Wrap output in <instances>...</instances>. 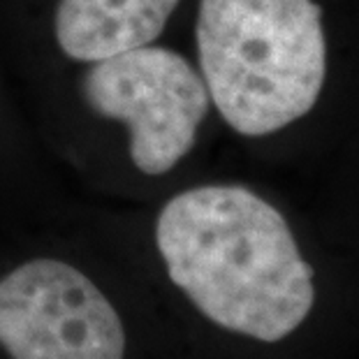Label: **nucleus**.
Wrapping results in <instances>:
<instances>
[{
  "mask_svg": "<svg viewBox=\"0 0 359 359\" xmlns=\"http://www.w3.org/2000/svg\"><path fill=\"white\" fill-rule=\"evenodd\" d=\"M156 246L167 276L227 332L276 343L316 302L313 266L287 220L243 186H197L158 213Z\"/></svg>",
  "mask_w": 359,
  "mask_h": 359,
  "instance_id": "nucleus-1",
  "label": "nucleus"
},
{
  "mask_svg": "<svg viewBox=\"0 0 359 359\" xmlns=\"http://www.w3.org/2000/svg\"><path fill=\"white\" fill-rule=\"evenodd\" d=\"M195 42L211 102L243 137L304 118L325 86L323 10L313 0H200Z\"/></svg>",
  "mask_w": 359,
  "mask_h": 359,
  "instance_id": "nucleus-2",
  "label": "nucleus"
},
{
  "mask_svg": "<svg viewBox=\"0 0 359 359\" xmlns=\"http://www.w3.org/2000/svg\"><path fill=\"white\" fill-rule=\"evenodd\" d=\"M81 97L102 118L130 133V160L147 177L172 172L195 147L211 97L186 56L147 47L88 63Z\"/></svg>",
  "mask_w": 359,
  "mask_h": 359,
  "instance_id": "nucleus-3",
  "label": "nucleus"
},
{
  "mask_svg": "<svg viewBox=\"0 0 359 359\" xmlns=\"http://www.w3.org/2000/svg\"><path fill=\"white\" fill-rule=\"evenodd\" d=\"M0 346L12 359H126V330L86 273L37 257L0 278Z\"/></svg>",
  "mask_w": 359,
  "mask_h": 359,
  "instance_id": "nucleus-4",
  "label": "nucleus"
},
{
  "mask_svg": "<svg viewBox=\"0 0 359 359\" xmlns=\"http://www.w3.org/2000/svg\"><path fill=\"white\" fill-rule=\"evenodd\" d=\"M181 0H58L53 37L74 63L95 60L154 44Z\"/></svg>",
  "mask_w": 359,
  "mask_h": 359,
  "instance_id": "nucleus-5",
  "label": "nucleus"
}]
</instances>
